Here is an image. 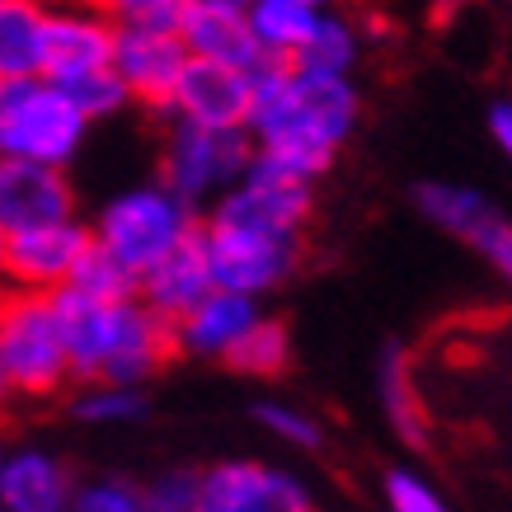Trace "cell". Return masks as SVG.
Masks as SVG:
<instances>
[{"label": "cell", "mask_w": 512, "mask_h": 512, "mask_svg": "<svg viewBox=\"0 0 512 512\" xmlns=\"http://www.w3.org/2000/svg\"><path fill=\"white\" fill-rule=\"evenodd\" d=\"M362 118V94L353 76H325L296 62L254 66V99H249V146L254 156L278 160L287 170L320 179L353 137Z\"/></svg>", "instance_id": "obj_1"}, {"label": "cell", "mask_w": 512, "mask_h": 512, "mask_svg": "<svg viewBox=\"0 0 512 512\" xmlns=\"http://www.w3.org/2000/svg\"><path fill=\"white\" fill-rule=\"evenodd\" d=\"M47 296H52V311L62 325L71 376H80V381L141 386L174 353L170 320H160L141 296L99 301V296H85L76 287H57Z\"/></svg>", "instance_id": "obj_2"}, {"label": "cell", "mask_w": 512, "mask_h": 512, "mask_svg": "<svg viewBox=\"0 0 512 512\" xmlns=\"http://www.w3.org/2000/svg\"><path fill=\"white\" fill-rule=\"evenodd\" d=\"M85 132L90 118L52 76L0 80V156L43 160L66 170L85 146Z\"/></svg>", "instance_id": "obj_3"}, {"label": "cell", "mask_w": 512, "mask_h": 512, "mask_svg": "<svg viewBox=\"0 0 512 512\" xmlns=\"http://www.w3.org/2000/svg\"><path fill=\"white\" fill-rule=\"evenodd\" d=\"M0 376L10 395H57L71 381V357L47 292H0Z\"/></svg>", "instance_id": "obj_4"}, {"label": "cell", "mask_w": 512, "mask_h": 512, "mask_svg": "<svg viewBox=\"0 0 512 512\" xmlns=\"http://www.w3.org/2000/svg\"><path fill=\"white\" fill-rule=\"evenodd\" d=\"M198 226L193 207L179 193L160 184H132L123 193H113L99 217L90 226V240L99 249H109L118 264H127L132 273H146L160 254H170L188 231Z\"/></svg>", "instance_id": "obj_5"}, {"label": "cell", "mask_w": 512, "mask_h": 512, "mask_svg": "<svg viewBox=\"0 0 512 512\" xmlns=\"http://www.w3.org/2000/svg\"><path fill=\"white\" fill-rule=\"evenodd\" d=\"M249 160H254V146L245 127H198L174 118L165 156H160V184L179 193L188 207H198L226 193L245 174Z\"/></svg>", "instance_id": "obj_6"}, {"label": "cell", "mask_w": 512, "mask_h": 512, "mask_svg": "<svg viewBox=\"0 0 512 512\" xmlns=\"http://www.w3.org/2000/svg\"><path fill=\"white\" fill-rule=\"evenodd\" d=\"M311 207H315V179L287 170V165H278V160L254 156L245 165V174H240L226 193L212 198L207 221L301 235V226L311 221Z\"/></svg>", "instance_id": "obj_7"}, {"label": "cell", "mask_w": 512, "mask_h": 512, "mask_svg": "<svg viewBox=\"0 0 512 512\" xmlns=\"http://www.w3.org/2000/svg\"><path fill=\"white\" fill-rule=\"evenodd\" d=\"M202 254L212 268V287H231L245 296H268L301 264V235L254 231V226H221L198 221Z\"/></svg>", "instance_id": "obj_8"}, {"label": "cell", "mask_w": 512, "mask_h": 512, "mask_svg": "<svg viewBox=\"0 0 512 512\" xmlns=\"http://www.w3.org/2000/svg\"><path fill=\"white\" fill-rule=\"evenodd\" d=\"M85 249H90V226L76 217L10 231L0 235V282L19 292H57L71 282Z\"/></svg>", "instance_id": "obj_9"}, {"label": "cell", "mask_w": 512, "mask_h": 512, "mask_svg": "<svg viewBox=\"0 0 512 512\" xmlns=\"http://www.w3.org/2000/svg\"><path fill=\"white\" fill-rule=\"evenodd\" d=\"M188 62L184 38L165 24H118L113 33V76L123 80V90L132 104H146V109H160L170 104L174 80Z\"/></svg>", "instance_id": "obj_10"}, {"label": "cell", "mask_w": 512, "mask_h": 512, "mask_svg": "<svg viewBox=\"0 0 512 512\" xmlns=\"http://www.w3.org/2000/svg\"><path fill=\"white\" fill-rule=\"evenodd\" d=\"M198 512H311V494L282 466L221 461L198 470Z\"/></svg>", "instance_id": "obj_11"}, {"label": "cell", "mask_w": 512, "mask_h": 512, "mask_svg": "<svg viewBox=\"0 0 512 512\" xmlns=\"http://www.w3.org/2000/svg\"><path fill=\"white\" fill-rule=\"evenodd\" d=\"M113 33L118 19L109 10H99L94 0H62L47 5L43 19V76H52L57 85L109 66L113 57Z\"/></svg>", "instance_id": "obj_12"}, {"label": "cell", "mask_w": 512, "mask_h": 512, "mask_svg": "<svg viewBox=\"0 0 512 512\" xmlns=\"http://www.w3.org/2000/svg\"><path fill=\"white\" fill-rule=\"evenodd\" d=\"M249 99H254V71L188 57L179 80H174L165 113L198 127H245Z\"/></svg>", "instance_id": "obj_13"}, {"label": "cell", "mask_w": 512, "mask_h": 512, "mask_svg": "<svg viewBox=\"0 0 512 512\" xmlns=\"http://www.w3.org/2000/svg\"><path fill=\"white\" fill-rule=\"evenodd\" d=\"M76 217V188L62 165L0 156V235Z\"/></svg>", "instance_id": "obj_14"}, {"label": "cell", "mask_w": 512, "mask_h": 512, "mask_svg": "<svg viewBox=\"0 0 512 512\" xmlns=\"http://www.w3.org/2000/svg\"><path fill=\"white\" fill-rule=\"evenodd\" d=\"M419 212L433 221L437 231L456 235L461 245H470L475 254H484L489 264H498L512 249V221L498 212L494 202L461 184H423L414 193Z\"/></svg>", "instance_id": "obj_15"}, {"label": "cell", "mask_w": 512, "mask_h": 512, "mask_svg": "<svg viewBox=\"0 0 512 512\" xmlns=\"http://www.w3.org/2000/svg\"><path fill=\"white\" fill-rule=\"evenodd\" d=\"M174 33L184 38L188 57H202V62L240 66V71H254L264 62L240 0H184L179 19H174Z\"/></svg>", "instance_id": "obj_16"}, {"label": "cell", "mask_w": 512, "mask_h": 512, "mask_svg": "<svg viewBox=\"0 0 512 512\" xmlns=\"http://www.w3.org/2000/svg\"><path fill=\"white\" fill-rule=\"evenodd\" d=\"M254 315H259V296L231 292V287H212V292L198 296L170 325L174 348H184V353H193V357H226L231 343L254 325Z\"/></svg>", "instance_id": "obj_17"}, {"label": "cell", "mask_w": 512, "mask_h": 512, "mask_svg": "<svg viewBox=\"0 0 512 512\" xmlns=\"http://www.w3.org/2000/svg\"><path fill=\"white\" fill-rule=\"evenodd\" d=\"M207 292H212V268H207V254H202L198 226H193L170 254H160L146 273H137V296L160 320H170V325Z\"/></svg>", "instance_id": "obj_18"}, {"label": "cell", "mask_w": 512, "mask_h": 512, "mask_svg": "<svg viewBox=\"0 0 512 512\" xmlns=\"http://www.w3.org/2000/svg\"><path fill=\"white\" fill-rule=\"evenodd\" d=\"M71 470L43 447L0 451V503L5 512H66L71 503Z\"/></svg>", "instance_id": "obj_19"}, {"label": "cell", "mask_w": 512, "mask_h": 512, "mask_svg": "<svg viewBox=\"0 0 512 512\" xmlns=\"http://www.w3.org/2000/svg\"><path fill=\"white\" fill-rule=\"evenodd\" d=\"M245 19L268 62H292L311 38L320 5L311 0H245Z\"/></svg>", "instance_id": "obj_20"}, {"label": "cell", "mask_w": 512, "mask_h": 512, "mask_svg": "<svg viewBox=\"0 0 512 512\" xmlns=\"http://www.w3.org/2000/svg\"><path fill=\"white\" fill-rule=\"evenodd\" d=\"M376 386H381V409H386L395 437L409 447H423L428 442V404H423L419 376H414V362L404 348H386Z\"/></svg>", "instance_id": "obj_21"}, {"label": "cell", "mask_w": 512, "mask_h": 512, "mask_svg": "<svg viewBox=\"0 0 512 512\" xmlns=\"http://www.w3.org/2000/svg\"><path fill=\"white\" fill-rule=\"evenodd\" d=\"M43 0H0V80L43 76Z\"/></svg>", "instance_id": "obj_22"}, {"label": "cell", "mask_w": 512, "mask_h": 512, "mask_svg": "<svg viewBox=\"0 0 512 512\" xmlns=\"http://www.w3.org/2000/svg\"><path fill=\"white\" fill-rule=\"evenodd\" d=\"M357 57H362V33H357V24L325 5L320 19H315L311 38H306V47L296 52L292 62L311 66V71H325V76H353Z\"/></svg>", "instance_id": "obj_23"}, {"label": "cell", "mask_w": 512, "mask_h": 512, "mask_svg": "<svg viewBox=\"0 0 512 512\" xmlns=\"http://www.w3.org/2000/svg\"><path fill=\"white\" fill-rule=\"evenodd\" d=\"M221 362H231L240 376H282L292 367V334L282 320L273 315H254V325L231 343V353L221 357Z\"/></svg>", "instance_id": "obj_24"}, {"label": "cell", "mask_w": 512, "mask_h": 512, "mask_svg": "<svg viewBox=\"0 0 512 512\" xmlns=\"http://www.w3.org/2000/svg\"><path fill=\"white\" fill-rule=\"evenodd\" d=\"M141 414H146L141 386H123V381H85V390L76 395V419L94 423V428L137 423Z\"/></svg>", "instance_id": "obj_25"}, {"label": "cell", "mask_w": 512, "mask_h": 512, "mask_svg": "<svg viewBox=\"0 0 512 512\" xmlns=\"http://www.w3.org/2000/svg\"><path fill=\"white\" fill-rule=\"evenodd\" d=\"M66 287H76L85 296H99V301H123V296H137V273L90 240V249L80 254V264Z\"/></svg>", "instance_id": "obj_26"}, {"label": "cell", "mask_w": 512, "mask_h": 512, "mask_svg": "<svg viewBox=\"0 0 512 512\" xmlns=\"http://www.w3.org/2000/svg\"><path fill=\"white\" fill-rule=\"evenodd\" d=\"M66 94L76 99V109L90 118V123H104L113 113H123L132 99H127L123 80L113 76V66H99V71H85V76L66 80Z\"/></svg>", "instance_id": "obj_27"}, {"label": "cell", "mask_w": 512, "mask_h": 512, "mask_svg": "<svg viewBox=\"0 0 512 512\" xmlns=\"http://www.w3.org/2000/svg\"><path fill=\"white\" fill-rule=\"evenodd\" d=\"M254 419L264 423L268 433L278 437V442H287V447H301V451H315L320 442H325V428L315 423V414H306V409H296V404H278L268 400L254 409Z\"/></svg>", "instance_id": "obj_28"}, {"label": "cell", "mask_w": 512, "mask_h": 512, "mask_svg": "<svg viewBox=\"0 0 512 512\" xmlns=\"http://www.w3.org/2000/svg\"><path fill=\"white\" fill-rule=\"evenodd\" d=\"M66 512H146V503H141V484L132 480H90L71 489Z\"/></svg>", "instance_id": "obj_29"}, {"label": "cell", "mask_w": 512, "mask_h": 512, "mask_svg": "<svg viewBox=\"0 0 512 512\" xmlns=\"http://www.w3.org/2000/svg\"><path fill=\"white\" fill-rule=\"evenodd\" d=\"M146 512H198V470H165L141 484Z\"/></svg>", "instance_id": "obj_30"}, {"label": "cell", "mask_w": 512, "mask_h": 512, "mask_svg": "<svg viewBox=\"0 0 512 512\" xmlns=\"http://www.w3.org/2000/svg\"><path fill=\"white\" fill-rule=\"evenodd\" d=\"M386 508L390 512H451L433 484L414 470H390L386 475Z\"/></svg>", "instance_id": "obj_31"}, {"label": "cell", "mask_w": 512, "mask_h": 512, "mask_svg": "<svg viewBox=\"0 0 512 512\" xmlns=\"http://www.w3.org/2000/svg\"><path fill=\"white\" fill-rule=\"evenodd\" d=\"M94 5L109 10L118 24H165V29H174L184 0H94Z\"/></svg>", "instance_id": "obj_32"}, {"label": "cell", "mask_w": 512, "mask_h": 512, "mask_svg": "<svg viewBox=\"0 0 512 512\" xmlns=\"http://www.w3.org/2000/svg\"><path fill=\"white\" fill-rule=\"evenodd\" d=\"M489 137H494V146L512 160V94L489 104Z\"/></svg>", "instance_id": "obj_33"}, {"label": "cell", "mask_w": 512, "mask_h": 512, "mask_svg": "<svg viewBox=\"0 0 512 512\" xmlns=\"http://www.w3.org/2000/svg\"><path fill=\"white\" fill-rule=\"evenodd\" d=\"M494 268H498V273H503V278H508V282H512V249H508V254H503V259H498V264H494Z\"/></svg>", "instance_id": "obj_34"}, {"label": "cell", "mask_w": 512, "mask_h": 512, "mask_svg": "<svg viewBox=\"0 0 512 512\" xmlns=\"http://www.w3.org/2000/svg\"><path fill=\"white\" fill-rule=\"evenodd\" d=\"M5 395H10V390H5V376H0V400H5Z\"/></svg>", "instance_id": "obj_35"}, {"label": "cell", "mask_w": 512, "mask_h": 512, "mask_svg": "<svg viewBox=\"0 0 512 512\" xmlns=\"http://www.w3.org/2000/svg\"><path fill=\"white\" fill-rule=\"evenodd\" d=\"M311 5H320V10H325V5H334V0H311Z\"/></svg>", "instance_id": "obj_36"}, {"label": "cell", "mask_w": 512, "mask_h": 512, "mask_svg": "<svg viewBox=\"0 0 512 512\" xmlns=\"http://www.w3.org/2000/svg\"><path fill=\"white\" fill-rule=\"evenodd\" d=\"M43 5H62V0H43Z\"/></svg>", "instance_id": "obj_37"}, {"label": "cell", "mask_w": 512, "mask_h": 512, "mask_svg": "<svg viewBox=\"0 0 512 512\" xmlns=\"http://www.w3.org/2000/svg\"><path fill=\"white\" fill-rule=\"evenodd\" d=\"M503 5H512V0H503Z\"/></svg>", "instance_id": "obj_38"}, {"label": "cell", "mask_w": 512, "mask_h": 512, "mask_svg": "<svg viewBox=\"0 0 512 512\" xmlns=\"http://www.w3.org/2000/svg\"><path fill=\"white\" fill-rule=\"evenodd\" d=\"M0 512H5V503H0Z\"/></svg>", "instance_id": "obj_39"}, {"label": "cell", "mask_w": 512, "mask_h": 512, "mask_svg": "<svg viewBox=\"0 0 512 512\" xmlns=\"http://www.w3.org/2000/svg\"><path fill=\"white\" fill-rule=\"evenodd\" d=\"M240 5H245V0H240Z\"/></svg>", "instance_id": "obj_40"}, {"label": "cell", "mask_w": 512, "mask_h": 512, "mask_svg": "<svg viewBox=\"0 0 512 512\" xmlns=\"http://www.w3.org/2000/svg\"><path fill=\"white\" fill-rule=\"evenodd\" d=\"M311 512H315V508H311Z\"/></svg>", "instance_id": "obj_41"}]
</instances>
